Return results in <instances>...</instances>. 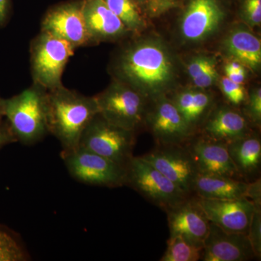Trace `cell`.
Returning a JSON list of instances; mask_svg holds the SVG:
<instances>
[{"label": "cell", "mask_w": 261, "mask_h": 261, "mask_svg": "<svg viewBox=\"0 0 261 261\" xmlns=\"http://www.w3.org/2000/svg\"><path fill=\"white\" fill-rule=\"evenodd\" d=\"M111 71L113 80L154 99L162 97L174 78L169 53L152 40L136 41L122 47L113 60Z\"/></svg>", "instance_id": "6da1fadb"}, {"label": "cell", "mask_w": 261, "mask_h": 261, "mask_svg": "<svg viewBox=\"0 0 261 261\" xmlns=\"http://www.w3.org/2000/svg\"><path fill=\"white\" fill-rule=\"evenodd\" d=\"M99 113L95 97L61 85L47 91L48 132L59 141L62 151L78 147L89 122Z\"/></svg>", "instance_id": "7a4b0ae2"}, {"label": "cell", "mask_w": 261, "mask_h": 261, "mask_svg": "<svg viewBox=\"0 0 261 261\" xmlns=\"http://www.w3.org/2000/svg\"><path fill=\"white\" fill-rule=\"evenodd\" d=\"M4 118L17 142L32 145L47 135V90L32 84L13 97L4 99Z\"/></svg>", "instance_id": "3957f363"}, {"label": "cell", "mask_w": 261, "mask_h": 261, "mask_svg": "<svg viewBox=\"0 0 261 261\" xmlns=\"http://www.w3.org/2000/svg\"><path fill=\"white\" fill-rule=\"evenodd\" d=\"M75 49L69 42L41 31L30 44L33 84L47 91L63 85V72Z\"/></svg>", "instance_id": "277c9868"}, {"label": "cell", "mask_w": 261, "mask_h": 261, "mask_svg": "<svg viewBox=\"0 0 261 261\" xmlns=\"http://www.w3.org/2000/svg\"><path fill=\"white\" fill-rule=\"evenodd\" d=\"M94 97L99 114L115 126L135 132L145 121L147 98L120 81Z\"/></svg>", "instance_id": "5b68a950"}, {"label": "cell", "mask_w": 261, "mask_h": 261, "mask_svg": "<svg viewBox=\"0 0 261 261\" xmlns=\"http://www.w3.org/2000/svg\"><path fill=\"white\" fill-rule=\"evenodd\" d=\"M135 145V132L115 126L98 113L84 129L78 147L126 167Z\"/></svg>", "instance_id": "8992f818"}, {"label": "cell", "mask_w": 261, "mask_h": 261, "mask_svg": "<svg viewBox=\"0 0 261 261\" xmlns=\"http://www.w3.org/2000/svg\"><path fill=\"white\" fill-rule=\"evenodd\" d=\"M61 158L72 178L84 185L120 187L126 185V167L78 147L62 151Z\"/></svg>", "instance_id": "52a82bcc"}, {"label": "cell", "mask_w": 261, "mask_h": 261, "mask_svg": "<svg viewBox=\"0 0 261 261\" xmlns=\"http://www.w3.org/2000/svg\"><path fill=\"white\" fill-rule=\"evenodd\" d=\"M126 185L165 211L189 197L142 157L133 156L127 165Z\"/></svg>", "instance_id": "ba28073f"}, {"label": "cell", "mask_w": 261, "mask_h": 261, "mask_svg": "<svg viewBox=\"0 0 261 261\" xmlns=\"http://www.w3.org/2000/svg\"><path fill=\"white\" fill-rule=\"evenodd\" d=\"M141 157L157 168L185 195H191L199 172L186 145H159Z\"/></svg>", "instance_id": "9c48e42d"}, {"label": "cell", "mask_w": 261, "mask_h": 261, "mask_svg": "<svg viewBox=\"0 0 261 261\" xmlns=\"http://www.w3.org/2000/svg\"><path fill=\"white\" fill-rule=\"evenodd\" d=\"M41 31L69 42L75 49L91 45L83 12V0L55 5L43 17Z\"/></svg>", "instance_id": "30bf717a"}, {"label": "cell", "mask_w": 261, "mask_h": 261, "mask_svg": "<svg viewBox=\"0 0 261 261\" xmlns=\"http://www.w3.org/2000/svg\"><path fill=\"white\" fill-rule=\"evenodd\" d=\"M153 109L147 115L151 132L159 145H185L193 132L172 101L164 97L155 99Z\"/></svg>", "instance_id": "8fae6325"}, {"label": "cell", "mask_w": 261, "mask_h": 261, "mask_svg": "<svg viewBox=\"0 0 261 261\" xmlns=\"http://www.w3.org/2000/svg\"><path fill=\"white\" fill-rule=\"evenodd\" d=\"M225 17L219 0H189L182 15L180 31L189 42H200L210 37Z\"/></svg>", "instance_id": "7c38bea8"}, {"label": "cell", "mask_w": 261, "mask_h": 261, "mask_svg": "<svg viewBox=\"0 0 261 261\" xmlns=\"http://www.w3.org/2000/svg\"><path fill=\"white\" fill-rule=\"evenodd\" d=\"M166 212L170 235H180L194 245L203 247L211 222L199 203L197 197H187Z\"/></svg>", "instance_id": "4fadbf2b"}, {"label": "cell", "mask_w": 261, "mask_h": 261, "mask_svg": "<svg viewBox=\"0 0 261 261\" xmlns=\"http://www.w3.org/2000/svg\"><path fill=\"white\" fill-rule=\"evenodd\" d=\"M197 198L211 223L228 232L247 234L255 211L247 197L224 200Z\"/></svg>", "instance_id": "5bb4252c"}, {"label": "cell", "mask_w": 261, "mask_h": 261, "mask_svg": "<svg viewBox=\"0 0 261 261\" xmlns=\"http://www.w3.org/2000/svg\"><path fill=\"white\" fill-rule=\"evenodd\" d=\"M255 257L247 235L228 232L210 223L203 243L201 260L204 261H245Z\"/></svg>", "instance_id": "9a60e30c"}, {"label": "cell", "mask_w": 261, "mask_h": 261, "mask_svg": "<svg viewBox=\"0 0 261 261\" xmlns=\"http://www.w3.org/2000/svg\"><path fill=\"white\" fill-rule=\"evenodd\" d=\"M185 145L199 173L240 177L228 153L227 144L204 137L197 140L190 139Z\"/></svg>", "instance_id": "2e32d148"}, {"label": "cell", "mask_w": 261, "mask_h": 261, "mask_svg": "<svg viewBox=\"0 0 261 261\" xmlns=\"http://www.w3.org/2000/svg\"><path fill=\"white\" fill-rule=\"evenodd\" d=\"M83 12L90 44L121 40L130 34L103 0H83Z\"/></svg>", "instance_id": "e0dca14e"}, {"label": "cell", "mask_w": 261, "mask_h": 261, "mask_svg": "<svg viewBox=\"0 0 261 261\" xmlns=\"http://www.w3.org/2000/svg\"><path fill=\"white\" fill-rule=\"evenodd\" d=\"M204 137L229 144L250 135L248 122L238 111L221 107L209 115L203 126Z\"/></svg>", "instance_id": "ac0fdd59"}, {"label": "cell", "mask_w": 261, "mask_h": 261, "mask_svg": "<svg viewBox=\"0 0 261 261\" xmlns=\"http://www.w3.org/2000/svg\"><path fill=\"white\" fill-rule=\"evenodd\" d=\"M247 185L238 178L198 173L194 181L192 193L199 198L207 200H234L246 197Z\"/></svg>", "instance_id": "d6986e66"}, {"label": "cell", "mask_w": 261, "mask_h": 261, "mask_svg": "<svg viewBox=\"0 0 261 261\" xmlns=\"http://www.w3.org/2000/svg\"><path fill=\"white\" fill-rule=\"evenodd\" d=\"M224 50L235 61L251 70H257L261 63L260 39L245 29L232 31L225 39Z\"/></svg>", "instance_id": "ffe728a7"}, {"label": "cell", "mask_w": 261, "mask_h": 261, "mask_svg": "<svg viewBox=\"0 0 261 261\" xmlns=\"http://www.w3.org/2000/svg\"><path fill=\"white\" fill-rule=\"evenodd\" d=\"M227 145L228 153L240 177H250L258 171L261 162V142L257 136L250 134Z\"/></svg>", "instance_id": "44dd1931"}, {"label": "cell", "mask_w": 261, "mask_h": 261, "mask_svg": "<svg viewBox=\"0 0 261 261\" xmlns=\"http://www.w3.org/2000/svg\"><path fill=\"white\" fill-rule=\"evenodd\" d=\"M171 101L192 132L202 121L212 104L211 96L201 91H183L176 94Z\"/></svg>", "instance_id": "7402d4cb"}, {"label": "cell", "mask_w": 261, "mask_h": 261, "mask_svg": "<svg viewBox=\"0 0 261 261\" xmlns=\"http://www.w3.org/2000/svg\"><path fill=\"white\" fill-rule=\"evenodd\" d=\"M123 22L130 33H138L145 27L140 8L133 0H103Z\"/></svg>", "instance_id": "603a6c76"}, {"label": "cell", "mask_w": 261, "mask_h": 261, "mask_svg": "<svg viewBox=\"0 0 261 261\" xmlns=\"http://www.w3.org/2000/svg\"><path fill=\"white\" fill-rule=\"evenodd\" d=\"M203 247L194 245L180 235H170L167 248L161 261H197L201 260Z\"/></svg>", "instance_id": "cb8c5ba5"}, {"label": "cell", "mask_w": 261, "mask_h": 261, "mask_svg": "<svg viewBox=\"0 0 261 261\" xmlns=\"http://www.w3.org/2000/svg\"><path fill=\"white\" fill-rule=\"evenodd\" d=\"M189 75L196 87L207 88L219 77L214 58L207 56H199L194 58L187 66Z\"/></svg>", "instance_id": "d4e9b609"}, {"label": "cell", "mask_w": 261, "mask_h": 261, "mask_svg": "<svg viewBox=\"0 0 261 261\" xmlns=\"http://www.w3.org/2000/svg\"><path fill=\"white\" fill-rule=\"evenodd\" d=\"M28 258V254L18 239L0 228V261H24Z\"/></svg>", "instance_id": "484cf974"}, {"label": "cell", "mask_w": 261, "mask_h": 261, "mask_svg": "<svg viewBox=\"0 0 261 261\" xmlns=\"http://www.w3.org/2000/svg\"><path fill=\"white\" fill-rule=\"evenodd\" d=\"M247 238L249 239L255 257H261V209L255 208L248 231Z\"/></svg>", "instance_id": "4316f807"}, {"label": "cell", "mask_w": 261, "mask_h": 261, "mask_svg": "<svg viewBox=\"0 0 261 261\" xmlns=\"http://www.w3.org/2000/svg\"><path fill=\"white\" fill-rule=\"evenodd\" d=\"M221 88L228 102L238 106L245 99V91L243 84L234 83L224 76L221 80Z\"/></svg>", "instance_id": "83f0119b"}, {"label": "cell", "mask_w": 261, "mask_h": 261, "mask_svg": "<svg viewBox=\"0 0 261 261\" xmlns=\"http://www.w3.org/2000/svg\"><path fill=\"white\" fill-rule=\"evenodd\" d=\"M243 15L252 25H259L261 22V0H245Z\"/></svg>", "instance_id": "f1b7e54d"}, {"label": "cell", "mask_w": 261, "mask_h": 261, "mask_svg": "<svg viewBox=\"0 0 261 261\" xmlns=\"http://www.w3.org/2000/svg\"><path fill=\"white\" fill-rule=\"evenodd\" d=\"M248 115L250 118L259 123L261 119V89L257 88L250 95L249 99Z\"/></svg>", "instance_id": "f546056e"}, {"label": "cell", "mask_w": 261, "mask_h": 261, "mask_svg": "<svg viewBox=\"0 0 261 261\" xmlns=\"http://www.w3.org/2000/svg\"><path fill=\"white\" fill-rule=\"evenodd\" d=\"M245 197L253 204L255 208L261 209L260 178H257L251 183H248Z\"/></svg>", "instance_id": "4dcf8cb0"}, {"label": "cell", "mask_w": 261, "mask_h": 261, "mask_svg": "<svg viewBox=\"0 0 261 261\" xmlns=\"http://www.w3.org/2000/svg\"><path fill=\"white\" fill-rule=\"evenodd\" d=\"M14 142H17L16 138L10 129L8 122L3 121L0 124V149L8 144Z\"/></svg>", "instance_id": "1f68e13d"}, {"label": "cell", "mask_w": 261, "mask_h": 261, "mask_svg": "<svg viewBox=\"0 0 261 261\" xmlns=\"http://www.w3.org/2000/svg\"><path fill=\"white\" fill-rule=\"evenodd\" d=\"M11 13V0H0V28L5 27Z\"/></svg>", "instance_id": "d6a6232c"}, {"label": "cell", "mask_w": 261, "mask_h": 261, "mask_svg": "<svg viewBox=\"0 0 261 261\" xmlns=\"http://www.w3.org/2000/svg\"><path fill=\"white\" fill-rule=\"evenodd\" d=\"M224 70L225 73H226V76L227 77L228 80L234 82V83L243 84L244 81H245V75H239L238 73H234L226 65L225 66Z\"/></svg>", "instance_id": "836d02e7"}, {"label": "cell", "mask_w": 261, "mask_h": 261, "mask_svg": "<svg viewBox=\"0 0 261 261\" xmlns=\"http://www.w3.org/2000/svg\"><path fill=\"white\" fill-rule=\"evenodd\" d=\"M226 65L228 68H229L230 69L233 70L234 73H238L239 75H246L245 66H243V65H242L241 63H239V62L236 61L229 62V63H228Z\"/></svg>", "instance_id": "e575fe53"}, {"label": "cell", "mask_w": 261, "mask_h": 261, "mask_svg": "<svg viewBox=\"0 0 261 261\" xmlns=\"http://www.w3.org/2000/svg\"><path fill=\"white\" fill-rule=\"evenodd\" d=\"M139 8H142V7H148L149 9L153 10L154 12L157 11V5H156V0H133Z\"/></svg>", "instance_id": "d590c367"}, {"label": "cell", "mask_w": 261, "mask_h": 261, "mask_svg": "<svg viewBox=\"0 0 261 261\" xmlns=\"http://www.w3.org/2000/svg\"><path fill=\"white\" fill-rule=\"evenodd\" d=\"M176 0H156L157 5V11L164 10L171 8L173 5L176 3Z\"/></svg>", "instance_id": "8d00e7d4"}, {"label": "cell", "mask_w": 261, "mask_h": 261, "mask_svg": "<svg viewBox=\"0 0 261 261\" xmlns=\"http://www.w3.org/2000/svg\"><path fill=\"white\" fill-rule=\"evenodd\" d=\"M4 99L0 96V124L3 122L4 119V107H3Z\"/></svg>", "instance_id": "74e56055"}]
</instances>
